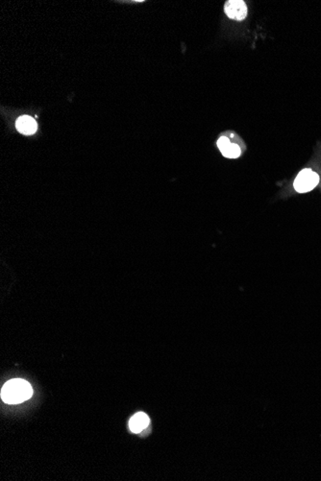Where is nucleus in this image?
<instances>
[{
    "instance_id": "423d86ee",
    "label": "nucleus",
    "mask_w": 321,
    "mask_h": 481,
    "mask_svg": "<svg viewBox=\"0 0 321 481\" xmlns=\"http://www.w3.org/2000/svg\"><path fill=\"white\" fill-rule=\"evenodd\" d=\"M149 423V417L146 413H136L129 421V428L133 433H139L148 427Z\"/></svg>"
},
{
    "instance_id": "39448f33",
    "label": "nucleus",
    "mask_w": 321,
    "mask_h": 481,
    "mask_svg": "<svg viewBox=\"0 0 321 481\" xmlns=\"http://www.w3.org/2000/svg\"><path fill=\"white\" fill-rule=\"evenodd\" d=\"M16 130L23 135H33L38 128L37 122L34 118L28 115L21 116L15 122Z\"/></svg>"
},
{
    "instance_id": "f03ea898",
    "label": "nucleus",
    "mask_w": 321,
    "mask_h": 481,
    "mask_svg": "<svg viewBox=\"0 0 321 481\" xmlns=\"http://www.w3.org/2000/svg\"><path fill=\"white\" fill-rule=\"evenodd\" d=\"M319 183V176L311 168H305L299 172L295 178L293 187L299 193H306L312 191Z\"/></svg>"
},
{
    "instance_id": "20e7f679",
    "label": "nucleus",
    "mask_w": 321,
    "mask_h": 481,
    "mask_svg": "<svg viewBox=\"0 0 321 481\" xmlns=\"http://www.w3.org/2000/svg\"><path fill=\"white\" fill-rule=\"evenodd\" d=\"M226 15L234 20H244L247 15V6L243 0H229L224 5Z\"/></svg>"
},
{
    "instance_id": "7ed1b4c3",
    "label": "nucleus",
    "mask_w": 321,
    "mask_h": 481,
    "mask_svg": "<svg viewBox=\"0 0 321 481\" xmlns=\"http://www.w3.org/2000/svg\"><path fill=\"white\" fill-rule=\"evenodd\" d=\"M217 147L220 150L223 157L228 159H237L243 154V146L238 143L232 142V139L227 136H222L218 138Z\"/></svg>"
},
{
    "instance_id": "f257e3e1",
    "label": "nucleus",
    "mask_w": 321,
    "mask_h": 481,
    "mask_svg": "<svg viewBox=\"0 0 321 481\" xmlns=\"http://www.w3.org/2000/svg\"><path fill=\"white\" fill-rule=\"evenodd\" d=\"M33 395L30 383L22 379L11 380L1 390V399L9 405H17L29 400Z\"/></svg>"
}]
</instances>
